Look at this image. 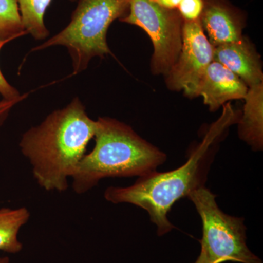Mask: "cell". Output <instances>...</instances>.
I'll list each match as a JSON object with an SVG mask.
<instances>
[{"instance_id": "obj_1", "label": "cell", "mask_w": 263, "mask_h": 263, "mask_svg": "<svg viewBox=\"0 0 263 263\" xmlns=\"http://www.w3.org/2000/svg\"><path fill=\"white\" fill-rule=\"evenodd\" d=\"M96 129V121L88 116L80 99L76 98L24 133L19 146L41 188L60 193L67 190L68 180L86 155Z\"/></svg>"}, {"instance_id": "obj_6", "label": "cell", "mask_w": 263, "mask_h": 263, "mask_svg": "<svg viewBox=\"0 0 263 263\" xmlns=\"http://www.w3.org/2000/svg\"><path fill=\"white\" fill-rule=\"evenodd\" d=\"M121 22L141 27L154 46L152 70L167 76L176 63L182 45L183 20L177 9H167L153 0H130Z\"/></svg>"}, {"instance_id": "obj_16", "label": "cell", "mask_w": 263, "mask_h": 263, "mask_svg": "<svg viewBox=\"0 0 263 263\" xmlns=\"http://www.w3.org/2000/svg\"><path fill=\"white\" fill-rule=\"evenodd\" d=\"M9 42L10 41H8L0 42V51L5 44ZM0 95L3 97L4 100H18V99L24 100V99L27 98L28 94L21 95L18 90L13 87L6 80L3 72H2L1 69H0Z\"/></svg>"}, {"instance_id": "obj_15", "label": "cell", "mask_w": 263, "mask_h": 263, "mask_svg": "<svg viewBox=\"0 0 263 263\" xmlns=\"http://www.w3.org/2000/svg\"><path fill=\"white\" fill-rule=\"evenodd\" d=\"M204 8V0H182L178 6L183 22H195L201 17Z\"/></svg>"}, {"instance_id": "obj_20", "label": "cell", "mask_w": 263, "mask_h": 263, "mask_svg": "<svg viewBox=\"0 0 263 263\" xmlns=\"http://www.w3.org/2000/svg\"><path fill=\"white\" fill-rule=\"evenodd\" d=\"M0 263H10V259L8 257H0Z\"/></svg>"}, {"instance_id": "obj_4", "label": "cell", "mask_w": 263, "mask_h": 263, "mask_svg": "<svg viewBox=\"0 0 263 263\" xmlns=\"http://www.w3.org/2000/svg\"><path fill=\"white\" fill-rule=\"evenodd\" d=\"M129 3L130 0H78L66 27L31 51L64 46L72 59V76L80 73L94 57L104 58L111 53L107 32L114 21L127 14Z\"/></svg>"}, {"instance_id": "obj_17", "label": "cell", "mask_w": 263, "mask_h": 263, "mask_svg": "<svg viewBox=\"0 0 263 263\" xmlns=\"http://www.w3.org/2000/svg\"><path fill=\"white\" fill-rule=\"evenodd\" d=\"M22 100H23L18 99V100H8L3 99L0 101V127L3 126L6 119H8L12 108Z\"/></svg>"}, {"instance_id": "obj_11", "label": "cell", "mask_w": 263, "mask_h": 263, "mask_svg": "<svg viewBox=\"0 0 263 263\" xmlns=\"http://www.w3.org/2000/svg\"><path fill=\"white\" fill-rule=\"evenodd\" d=\"M243 114L239 122V136L254 150L263 146L262 83L249 87Z\"/></svg>"}, {"instance_id": "obj_19", "label": "cell", "mask_w": 263, "mask_h": 263, "mask_svg": "<svg viewBox=\"0 0 263 263\" xmlns=\"http://www.w3.org/2000/svg\"><path fill=\"white\" fill-rule=\"evenodd\" d=\"M193 263H214L212 261H211L210 259L208 258L206 255L203 253V252L200 251V253L199 254L198 257L196 259L195 262Z\"/></svg>"}, {"instance_id": "obj_10", "label": "cell", "mask_w": 263, "mask_h": 263, "mask_svg": "<svg viewBox=\"0 0 263 263\" xmlns=\"http://www.w3.org/2000/svg\"><path fill=\"white\" fill-rule=\"evenodd\" d=\"M213 61L224 66L249 87L262 83L260 58L245 37L238 42L214 48Z\"/></svg>"}, {"instance_id": "obj_13", "label": "cell", "mask_w": 263, "mask_h": 263, "mask_svg": "<svg viewBox=\"0 0 263 263\" xmlns=\"http://www.w3.org/2000/svg\"><path fill=\"white\" fill-rule=\"evenodd\" d=\"M52 0H17L24 29L37 41H43L50 32L44 17ZM72 2L78 0H70Z\"/></svg>"}, {"instance_id": "obj_3", "label": "cell", "mask_w": 263, "mask_h": 263, "mask_svg": "<svg viewBox=\"0 0 263 263\" xmlns=\"http://www.w3.org/2000/svg\"><path fill=\"white\" fill-rule=\"evenodd\" d=\"M96 122L94 148L84 156L72 176L76 193H86L105 178L141 177L167 160L164 152L127 124L109 117Z\"/></svg>"}, {"instance_id": "obj_14", "label": "cell", "mask_w": 263, "mask_h": 263, "mask_svg": "<svg viewBox=\"0 0 263 263\" xmlns=\"http://www.w3.org/2000/svg\"><path fill=\"white\" fill-rule=\"evenodd\" d=\"M26 34L17 0H0V42Z\"/></svg>"}, {"instance_id": "obj_18", "label": "cell", "mask_w": 263, "mask_h": 263, "mask_svg": "<svg viewBox=\"0 0 263 263\" xmlns=\"http://www.w3.org/2000/svg\"><path fill=\"white\" fill-rule=\"evenodd\" d=\"M157 5L167 9H177L182 0H153Z\"/></svg>"}, {"instance_id": "obj_12", "label": "cell", "mask_w": 263, "mask_h": 263, "mask_svg": "<svg viewBox=\"0 0 263 263\" xmlns=\"http://www.w3.org/2000/svg\"><path fill=\"white\" fill-rule=\"evenodd\" d=\"M29 218L30 213L25 207L0 209V251L17 254L22 250L23 245L18 239V233Z\"/></svg>"}, {"instance_id": "obj_5", "label": "cell", "mask_w": 263, "mask_h": 263, "mask_svg": "<svg viewBox=\"0 0 263 263\" xmlns=\"http://www.w3.org/2000/svg\"><path fill=\"white\" fill-rule=\"evenodd\" d=\"M214 195L205 186L187 197L201 218V252L214 263H262L247 245V228L241 217L224 214Z\"/></svg>"}, {"instance_id": "obj_2", "label": "cell", "mask_w": 263, "mask_h": 263, "mask_svg": "<svg viewBox=\"0 0 263 263\" xmlns=\"http://www.w3.org/2000/svg\"><path fill=\"white\" fill-rule=\"evenodd\" d=\"M229 119L216 123L179 168L160 173L157 171L138 177L127 187L110 186L104 193L107 201L114 204L129 203L144 209L157 226L160 236L174 229L167 214L175 203L197 189L205 186L213 160L210 148L227 127Z\"/></svg>"}, {"instance_id": "obj_7", "label": "cell", "mask_w": 263, "mask_h": 263, "mask_svg": "<svg viewBox=\"0 0 263 263\" xmlns=\"http://www.w3.org/2000/svg\"><path fill=\"white\" fill-rule=\"evenodd\" d=\"M213 56L214 47L205 35L200 19L183 22L181 52L167 74L169 87L183 90L189 97L198 96L202 76L213 62Z\"/></svg>"}, {"instance_id": "obj_9", "label": "cell", "mask_w": 263, "mask_h": 263, "mask_svg": "<svg viewBox=\"0 0 263 263\" xmlns=\"http://www.w3.org/2000/svg\"><path fill=\"white\" fill-rule=\"evenodd\" d=\"M247 91L248 86L238 76L219 62L213 61L202 76L197 95L203 98L210 110L215 111L229 100L245 99Z\"/></svg>"}, {"instance_id": "obj_8", "label": "cell", "mask_w": 263, "mask_h": 263, "mask_svg": "<svg viewBox=\"0 0 263 263\" xmlns=\"http://www.w3.org/2000/svg\"><path fill=\"white\" fill-rule=\"evenodd\" d=\"M200 20L214 48L238 42L243 37V17L228 0H204Z\"/></svg>"}]
</instances>
